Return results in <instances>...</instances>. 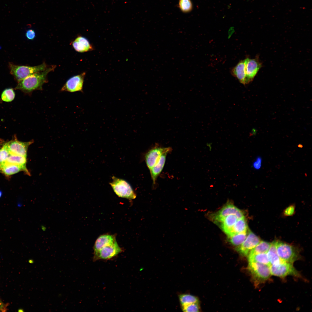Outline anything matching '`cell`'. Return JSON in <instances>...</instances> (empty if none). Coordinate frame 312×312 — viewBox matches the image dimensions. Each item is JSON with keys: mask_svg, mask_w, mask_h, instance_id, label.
<instances>
[{"mask_svg": "<svg viewBox=\"0 0 312 312\" xmlns=\"http://www.w3.org/2000/svg\"><path fill=\"white\" fill-rule=\"evenodd\" d=\"M170 147H155L149 150L145 155L146 165L150 170L158 161L160 156L164 152L171 151Z\"/></svg>", "mask_w": 312, "mask_h": 312, "instance_id": "obj_12", "label": "cell"}, {"mask_svg": "<svg viewBox=\"0 0 312 312\" xmlns=\"http://www.w3.org/2000/svg\"><path fill=\"white\" fill-rule=\"evenodd\" d=\"M181 307L183 311L186 312H198L199 310L198 302L190 304Z\"/></svg>", "mask_w": 312, "mask_h": 312, "instance_id": "obj_30", "label": "cell"}, {"mask_svg": "<svg viewBox=\"0 0 312 312\" xmlns=\"http://www.w3.org/2000/svg\"><path fill=\"white\" fill-rule=\"evenodd\" d=\"M23 171L30 176V173L27 168L16 165L4 163L0 164V172L8 177Z\"/></svg>", "mask_w": 312, "mask_h": 312, "instance_id": "obj_15", "label": "cell"}, {"mask_svg": "<svg viewBox=\"0 0 312 312\" xmlns=\"http://www.w3.org/2000/svg\"><path fill=\"white\" fill-rule=\"evenodd\" d=\"M248 226L245 218L238 219L227 235L228 237L237 233L247 232Z\"/></svg>", "mask_w": 312, "mask_h": 312, "instance_id": "obj_19", "label": "cell"}, {"mask_svg": "<svg viewBox=\"0 0 312 312\" xmlns=\"http://www.w3.org/2000/svg\"><path fill=\"white\" fill-rule=\"evenodd\" d=\"M72 46L77 51L83 53L93 51L94 48L88 40L81 36L77 37L72 42Z\"/></svg>", "mask_w": 312, "mask_h": 312, "instance_id": "obj_14", "label": "cell"}, {"mask_svg": "<svg viewBox=\"0 0 312 312\" xmlns=\"http://www.w3.org/2000/svg\"><path fill=\"white\" fill-rule=\"evenodd\" d=\"M8 304V303H5L0 299V312H6L8 310L7 307Z\"/></svg>", "mask_w": 312, "mask_h": 312, "instance_id": "obj_33", "label": "cell"}, {"mask_svg": "<svg viewBox=\"0 0 312 312\" xmlns=\"http://www.w3.org/2000/svg\"><path fill=\"white\" fill-rule=\"evenodd\" d=\"M170 151H167L163 153L157 163L150 170L153 183L155 184L157 178L160 174L164 166L167 154Z\"/></svg>", "mask_w": 312, "mask_h": 312, "instance_id": "obj_16", "label": "cell"}, {"mask_svg": "<svg viewBox=\"0 0 312 312\" xmlns=\"http://www.w3.org/2000/svg\"><path fill=\"white\" fill-rule=\"evenodd\" d=\"M248 269L257 285L265 281L271 275L270 266L266 264L250 262Z\"/></svg>", "mask_w": 312, "mask_h": 312, "instance_id": "obj_4", "label": "cell"}, {"mask_svg": "<svg viewBox=\"0 0 312 312\" xmlns=\"http://www.w3.org/2000/svg\"><path fill=\"white\" fill-rule=\"evenodd\" d=\"M260 241L258 236L250 231L244 241L238 248V251L243 255H247Z\"/></svg>", "mask_w": 312, "mask_h": 312, "instance_id": "obj_13", "label": "cell"}, {"mask_svg": "<svg viewBox=\"0 0 312 312\" xmlns=\"http://www.w3.org/2000/svg\"><path fill=\"white\" fill-rule=\"evenodd\" d=\"M274 242L277 254L282 261L293 264L298 259V255L292 246L279 241Z\"/></svg>", "mask_w": 312, "mask_h": 312, "instance_id": "obj_5", "label": "cell"}, {"mask_svg": "<svg viewBox=\"0 0 312 312\" xmlns=\"http://www.w3.org/2000/svg\"><path fill=\"white\" fill-rule=\"evenodd\" d=\"M294 208L293 206H290L287 208L285 211V213L287 215H290L293 214Z\"/></svg>", "mask_w": 312, "mask_h": 312, "instance_id": "obj_34", "label": "cell"}, {"mask_svg": "<svg viewBox=\"0 0 312 312\" xmlns=\"http://www.w3.org/2000/svg\"><path fill=\"white\" fill-rule=\"evenodd\" d=\"M248 260L249 262H256L270 265L267 253L249 255Z\"/></svg>", "mask_w": 312, "mask_h": 312, "instance_id": "obj_23", "label": "cell"}, {"mask_svg": "<svg viewBox=\"0 0 312 312\" xmlns=\"http://www.w3.org/2000/svg\"><path fill=\"white\" fill-rule=\"evenodd\" d=\"M26 157L25 156L10 154L5 163L18 165L27 168Z\"/></svg>", "mask_w": 312, "mask_h": 312, "instance_id": "obj_21", "label": "cell"}, {"mask_svg": "<svg viewBox=\"0 0 312 312\" xmlns=\"http://www.w3.org/2000/svg\"><path fill=\"white\" fill-rule=\"evenodd\" d=\"M10 155L8 150L4 144L0 149V164L5 163Z\"/></svg>", "mask_w": 312, "mask_h": 312, "instance_id": "obj_29", "label": "cell"}, {"mask_svg": "<svg viewBox=\"0 0 312 312\" xmlns=\"http://www.w3.org/2000/svg\"><path fill=\"white\" fill-rule=\"evenodd\" d=\"M2 192L1 191H0V198L1 196L2 195Z\"/></svg>", "mask_w": 312, "mask_h": 312, "instance_id": "obj_37", "label": "cell"}, {"mask_svg": "<svg viewBox=\"0 0 312 312\" xmlns=\"http://www.w3.org/2000/svg\"><path fill=\"white\" fill-rule=\"evenodd\" d=\"M29 263H33V262H34V261H33V260H30L29 261Z\"/></svg>", "mask_w": 312, "mask_h": 312, "instance_id": "obj_36", "label": "cell"}, {"mask_svg": "<svg viewBox=\"0 0 312 312\" xmlns=\"http://www.w3.org/2000/svg\"><path fill=\"white\" fill-rule=\"evenodd\" d=\"M272 244L263 241H261L249 253V255L256 254L267 253Z\"/></svg>", "mask_w": 312, "mask_h": 312, "instance_id": "obj_24", "label": "cell"}, {"mask_svg": "<svg viewBox=\"0 0 312 312\" xmlns=\"http://www.w3.org/2000/svg\"><path fill=\"white\" fill-rule=\"evenodd\" d=\"M267 254L270 265L278 264L282 261L277 254L276 247L274 242L272 243Z\"/></svg>", "mask_w": 312, "mask_h": 312, "instance_id": "obj_22", "label": "cell"}, {"mask_svg": "<svg viewBox=\"0 0 312 312\" xmlns=\"http://www.w3.org/2000/svg\"><path fill=\"white\" fill-rule=\"evenodd\" d=\"M8 66L10 74L18 82L28 76L43 71L48 67L45 62L33 66L17 65L9 62Z\"/></svg>", "mask_w": 312, "mask_h": 312, "instance_id": "obj_2", "label": "cell"}, {"mask_svg": "<svg viewBox=\"0 0 312 312\" xmlns=\"http://www.w3.org/2000/svg\"><path fill=\"white\" fill-rule=\"evenodd\" d=\"M116 241V238L113 235L104 234L100 235L95 242L94 246V253L104 247L113 244Z\"/></svg>", "mask_w": 312, "mask_h": 312, "instance_id": "obj_17", "label": "cell"}, {"mask_svg": "<svg viewBox=\"0 0 312 312\" xmlns=\"http://www.w3.org/2000/svg\"><path fill=\"white\" fill-rule=\"evenodd\" d=\"M86 74V72H84L71 77L63 85L61 91L70 92H82Z\"/></svg>", "mask_w": 312, "mask_h": 312, "instance_id": "obj_10", "label": "cell"}, {"mask_svg": "<svg viewBox=\"0 0 312 312\" xmlns=\"http://www.w3.org/2000/svg\"><path fill=\"white\" fill-rule=\"evenodd\" d=\"M232 73L241 83L246 84V73L245 60L240 61L233 69Z\"/></svg>", "mask_w": 312, "mask_h": 312, "instance_id": "obj_18", "label": "cell"}, {"mask_svg": "<svg viewBox=\"0 0 312 312\" xmlns=\"http://www.w3.org/2000/svg\"><path fill=\"white\" fill-rule=\"evenodd\" d=\"M238 219L235 216L231 215L226 217L221 222L222 229L227 235Z\"/></svg>", "mask_w": 312, "mask_h": 312, "instance_id": "obj_20", "label": "cell"}, {"mask_svg": "<svg viewBox=\"0 0 312 312\" xmlns=\"http://www.w3.org/2000/svg\"><path fill=\"white\" fill-rule=\"evenodd\" d=\"M25 36L28 39L32 40L35 37V32L34 31L33 29H29L26 31Z\"/></svg>", "mask_w": 312, "mask_h": 312, "instance_id": "obj_32", "label": "cell"}, {"mask_svg": "<svg viewBox=\"0 0 312 312\" xmlns=\"http://www.w3.org/2000/svg\"><path fill=\"white\" fill-rule=\"evenodd\" d=\"M113 181L110 183L114 192L119 197L129 200L136 197V194L130 184L123 179L112 177Z\"/></svg>", "mask_w": 312, "mask_h": 312, "instance_id": "obj_3", "label": "cell"}, {"mask_svg": "<svg viewBox=\"0 0 312 312\" xmlns=\"http://www.w3.org/2000/svg\"><path fill=\"white\" fill-rule=\"evenodd\" d=\"M271 275L280 277H284L288 275L299 276L300 275L294 267L292 264L282 261L276 265L270 266Z\"/></svg>", "mask_w": 312, "mask_h": 312, "instance_id": "obj_6", "label": "cell"}, {"mask_svg": "<svg viewBox=\"0 0 312 312\" xmlns=\"http://www.w3.org/2000/svg\"><path fill=\"white\" fill-rule=\"evenodd\" d=\"M122 251V249L116 241L113 244L104 247L94 253L93 261L109 259L116 256Z\"/></svg>", "mask_w": 312, "mask_h": 312, "instance_id": "obj_7", "label": "cell"}, {"mask_svg": "<svg viewBox=\"0 0 312 312\" xmlns=\"http://www.w3.org/2000/svg\"><path fill=\"white\" fill-rule=\"evenodd\" d=\"M55 67V65H51L43 71L28 76L18 82L15 89L29 94L36 90H42L43 85L48 81V74Z\"/></svg>", "mask_w": 312, "mask_h": 312, "instance_id": "obj_1", "label": "cell"}, {"mask_svg": "<svg viewBox=\"0 0 312 312\" xmlns=\"http://www.w3.org/2000/svg\"><path fill=\"white\" fill-rule=\"evenodd\" d=\"M15 93L13 89L7 88L4 90L1 94V99L6 102L12 101L14 99Z\"/></svg>", "mask_w": 312, "mask_h": 312, "instance_id": "obj_27", "label": "cell"}, {"mask_svg": "<svg viewBox=\"0 0 312 312\" xmlns=\"http://www.w3.org/2000/svg\"><path fill=\"white\" fill-rule=\"evenodd\" d=\"M231 215L235 216L238 219L245 218L241 210L233 204H228L215 213L213 215V218L216 221L221 222L226 217Z\"/></svg>", "mask_w": 312, "mask_h": 312, "instance_id": "obj_9", "label": "cell"}, {"mask_svg": "<svg viewBox=\"0 0 312 312\" xmlns=\"http://www.w3.org/2000/svg\"><path fill=\"white\" fill-rule=\"evenodd\" d=\"M178 6L180 10L185 13L191 11L193 8L191 0H179Z\"/></svg>", "mask_w": 312, "mask_h": 312, "instance_id": "obj_28", "label": "cell"}, {"mask_svg": "<svg viewBox=\"0 0 312 312\" xmlns=\"http://www.w3.org/2000/svg\"><path fill=\"white\" fill-rule=\"evenodd\" d=\"M262 162L261 157L259 156L257 157L255 161L252 163V167L254 169L256 170H259L261 167Z\"/></svg>", "mask_w": 312, "mask_h": 312, "instance_id": "obj_31", "label": "cell"}, {"mask_svg": "<svg viewBox=\"0 0 312 312\" xmlns=\"http://www.w3.org/2000/svg\"><path fill=\"white\" fill-rule=\"evenodd\" d=\"M34 142L33 140L28 142L18 140L16 138L5 143L4 144L10 154L27 157L28 148Z\"/></svg>", "mask_w": 312, "mask_h": 312, "instance_id": "obj_8", "label": "cell"}, {"mask_svg": "<svg viewBox=\"0 0 312 312\" xmlns=\"http://www.w3.org/2000/svg\"><path fill=\"white\" fill-rule=\"evenodd\" d=\"M246 66V84L251 81L261 67L262 64L258 58L245 59Z\"/></svg>", "mask_w": 312, "mask_h": 312, "instance_id": "obj_11", "label": "cell"}, {"mask_svg": "<svg viewBox=\"0 0 312 312\" xmlns=\"http://www.w3.org/2000/svg\"><path fill=\"white\" fill-rule=\"evenodd\" d=\"M247 232L240 233L228 237L230 242L235 246H240L246 239Z\"/></svg>", "mask_w": 312, "mask_h": 312, "instance_id": "obj_26", "label": "cell"}, {"mask_svg": "<svg viewBox=\"0 0 312 312\" xmlns=\"http://www.w3.org/2000/svg\"><path fill=\"white\" fill-rule=\"evenodd\" d=\"M298 146L299 148H302L303 147L302 145L300 144L298 145Z\"/></svg>", "mask_w": 312, "mask_h": 312, "instance_id": "obj_35", "label": "cell"}, {"mask_svg": "<svg viewBox=\"0 0 312 312\" xmlns=\"http://www.w3.org/2000/svg\"><path fill=\"white\" fill-rule=\"evenodd\" d=\"M180 305L182 306L198 302V298L196 296L187 294H182L179 295Z\"/></svg>", "mask_w": 312, "mask_h": 312, "instance_id": "obj_25", "label": "cell"}]
</instances>
